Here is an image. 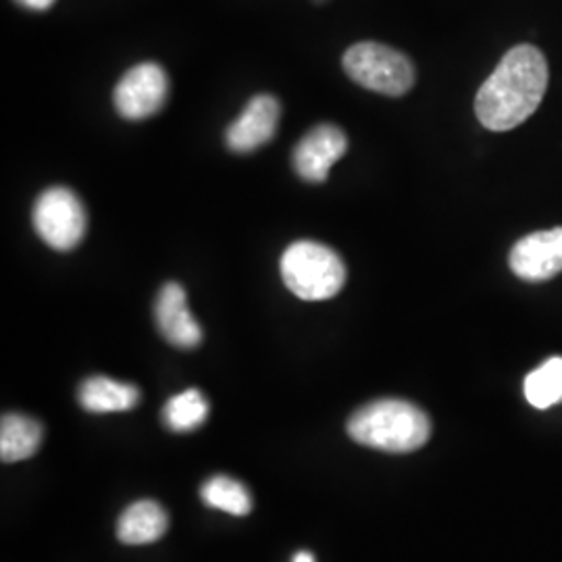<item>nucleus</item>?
<instances>
[{
  "mask_svg": "<svg viewBox=\"0 0 562 562\" xmlns=\"http://www.w3.org/2000/svg\"><path fill=\"white\" fill-rule=\"evenodd\" d=\"M548 90V63L531 44H519L504 55L501 65L485 80L475 113L483 127L508 132L529 120Z\"/></svg>",
  "mask_w": 562,
  "mask_h": 562,
  "instance_id": "obj_1",
  "label": "nucleus"
},
{
  "mask_svg": "<svg viewBox=\"0 0 562 562\" xmlns=\"http://www.w3.org/2000/svg\"><path fill=\"white\" fill-rule=\"evenodd\" d=\"M348 436L373 450L406 454L429 442L431 422L413 402L385 398L359 408L348 422Z\"/></svg>",
  "mask_w": 562,
  "mask_h": 562,
  "instance_id": "obj_2",
  "label": "nucleus"
},
{
  "mask_svg": "<svg viewBox=\"0 0 562 562\" xmlns=\"http://www.w3.org/2000/svg\"><path fill=\"white\" fill-rule=\"evenodd\" d=\"M281 280L301 301H329L346 283V265L340 255L319 241L290 244L280 262Z\"/></svg>",
  "mask_w": 562,
  "mask_h": 562,
  "instance_id": "obj_3",
  "label": "nucleus"
},
{
  "mask_svg": "<svg viewBox=\"0 0 562 562\" xmlns=\"http://www.w3.org/2000/svg\"><path fill=\"white\" fill-rule=\"evenodd\" d=\"M344 71L371 92L402 97L415 86V65L404 53L380 42H359L344 53Z\"/></svg>",
  "mask_w": 562,
  "mask_h": 562,
  "instance_id": "obj_4",
  "label": "nucleus"
},
{
  "mask_svg": "<svg viewBox=\"0 0 562 562\" xmlns=\"http://www.w3.org/2000/svg\"><path fill=\"white\" fill-rule=\"evenodd\" d=\"M34 229L50 248L74 250L86 236L88 215L80 196L63 186L44 190L32 211Z\"/></svg>",
  "mask_w": 562,
  "mask_h": 562,
  "instance_id": "obj_5",
  "label": "nucleus"
},
{
  "mask_svg": "<svg viewBox=\"0 0 562 562\" xmlns=\"http://www.w3.org/2000/svg\"><path fill=\"white\" fill-rule=\"evenodd\" d=\"M169 94V78L159 63L132 67L115 86L113 102L123 120L142 121L157 115Z\"/></svg>",
  "mask_w": 562,
  "mask_h": 562,
  "instance_id": "obj_6",
  "label": "nucleus"
},
{
  "mask_svg": "<svg viewBox=\"0 0 562 562\" xmlns=\"http://www.w3.org/2000/svg\"><path fill=\"white\" fill-rule=\"evenodd\" d=\"M348 150V138L338 125L319 123L302 136L292 153L294 171L308 183H322L329 178V169Z\"/></svg>",
  "mask_w": 562,
  "mask_h": 562,
  "instance_id": "obj_7",
  "label": "nucleus"
},
{
  "mask_svg": "<svg viewBox=\"0 0 562 562\" xmlns=\"http://www.w3.org/2000/svg\"><path fill=\"white\" fill-rule=\"evenodd\" d=\"M280 101L271 94H257L244 106L240 117L225 132V144L236 155H248L273 140L280 123Z\"/></svg>",
  "mask_w": 562,
  "mask_h": 562,
  "instance_id": "obj_8",
  "label": "nucleus"
},
{
  "mask_svg": "<svg viewBox=\"0 0 562 562\" xmlns=\"http://www.w3.org/2000/svg\"><path fill=\"white\" fill-rule=\"evenodd\" d=\"M508 265L525 281L552 280L562 271V227L529 234L515 244Z\"/></svg>",
  "mask_w": 562,
  "mask_h": 562,
  "instance_id": "obj_9",
  "label": "nucleus"
},
{
  "mask_svg": "<svg viewBox=\"0 0 562 562\" xmlns=\"http://www.w3.org/2000/svg\"><path fill=\"white\" fill-rule=\"evenodd\" d=\"M155 319L162 338L176 348H196L202 341V327L188 308L186 290L180 283H165L155 302Z\"/></svg>",
  "mask_w": 562,
  "mask_h": 562,
  "instance_id": "obj_10",
  "label": "nucleus"
},
{
  "mask_svg": "<svg viewBox=\"0 0 562 562\" xmlns=\"http://www.w3.org/2000/svg\"><path fill=\"white\" fill-rule=\"evenodd\" d=\"M142 394L140 390L132 383H121L104 378V375H92L86 382H81L78 390V402L83 411L88 413H125L138 406Z\"/></svg>",
  "mask_w": 562,
  "mask_h": 562,
  "instance_id": "obj_11",
  "label": "nucleus"
},
{
  "mask_svg": "<svg viewBox=\"0 0 562 562\" xmlns=\"http://www.w3.org/2000/svg\"><path fill=\"white\" fill-rule=\"evenodd\" d=\"M167 527L169 517L161 504L155 501H140L121 513L117 538L127 546H144L161 540Z\"/></svg>",
  "mask_w": 562,
  "mask_h": 562,
  "instance_id": "obj_12",
  "label": "nucleus"
},
{
  "mask_svg": "<svg viewBox=\"0 0 562 562\" xmlns=\"http://www.w3.org/2000/svg\"><path fill=\"white\" fill-rule=\"evenodd\" d=\"M42 438L41 422L20 413H7L0 422V459L4 462L32 459L41 450Z\"/></svg>",
  "mask_w": 562,
  "mask_h": 562,
  "instance_id": "obj_13",
  "label": "nucleus"
},
{
  "mask_svg": "<svg viewBox=\"0 0 562 562\" xmlns=\"http://www.w3.org/2000/svg\"><path fill=\"white\" fill-rule=\"evenodd\" d=\"M209 419V402L201 390H186L162 406V423L178 434L196 431Z\"/></svg>",
  "mask_w": 562,
  "mask_h": 562,
  "instance_id": "obj_14",
  "label": "nucleus"
},
{
  "mask_svg": "<svg viewBox=\"0 0 562 562\" xmlns=\"http://www.w3.org/2000/svg\"><path fill=\"white\" fill-rule=\"evenodd\" d=\"M202 501L211 508H217L234 517H246L252 510V496L244 483L232 477L217 475L202 485Z\"/></svg>",
  "mask_w": 562,
  "mask_h": 562,
  "instance_id": "obj_15",
  "label": "nucleus"
},
{
  "mask_svg": "<svg viewBox=\"0 0 562 562\" xmlns=\"http://www.w3.org/2000/svg\"><path fill=\"white\" fill-rule=\"evenodd\" d=\"M522 390L527 402L540 411L562 402V357H554L531 371Z\"/></svg>",
  "mask_w": 562,
  "mask_h": 562,
  "instance_id": "obj_16",
  "label": "nucleus"
},
{
  "mask_svg": "<svg viewBox=\"0 0 562 562\" xmlns=\"http://www.w3.org/2000/svg\"><path fill=\"white\" fill-rule=\"evenodd\" d=\"M15 2L30 11H48L57 0H15Z\"/></svg>",
  "mask_w": 562,
  "mask_h": 562,
  "instance_id": "obj_17",
  "label": "nucleus"
},
{
  "mask_svg": "<svg viewBox=\"0 0 562 562\" xmlns=\"http://www.w3.org/2000/svg\"><path fill=\"white\" fill-rule=\"evenodd\" d=\"M292 562H317L315 561V557L311 554V552H306V550H302V552H299L296 557H294V561Z\"/></svg>",
  "mask_w": 562,
  "mask_h": 562,
  "instance_id": "obj_18",
  "label": "nucleus"
},
{
  "mask_svg": "<svg viewBox=\"0 0 562 562\" xmlns=\"http://www.w3.org/2000/svg\"><path fill=\"white\" fill-rule=\"evenodd\" d=\"M315 2H317V4H323V2H325V0H315Z\"/></svg>",
  "mask_w": 562,
  "mask_h": 562,
  "instance_id": "obj_19",
  "label": "nucleus"
}]
</instances>
